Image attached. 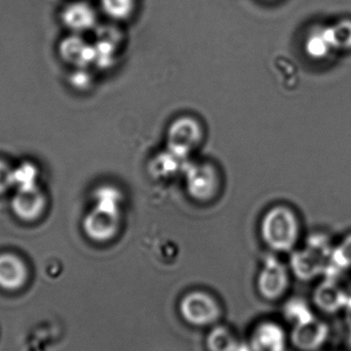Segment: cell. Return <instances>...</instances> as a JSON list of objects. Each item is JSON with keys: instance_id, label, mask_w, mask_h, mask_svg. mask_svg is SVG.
<instances>
[{"instance_id": "e0dca14e", "label": "cell", "mask_w": 351, "mask_h": 351, "mask_svg": "<svg viewBox=\"0 0 351 351\" xmlns=\"http://www.w3.org/2000/svg\"><path fill=\"white\" fill-rule=\"evenodd\" d=\"M37 170L33 165L23 164L12 170V186L19 190H30L37 188Z\"/></svg>"}, {"instance_id": "7a4b0ae2", "label": "cell", "mask_w": 351, "mask_h": 351, "mask_svg": "<svg viewBox=\"0 0 351 351\" xmlns=\"http://www.w3.org/2000/svg\"><path fill=\"white\" fill-rule=\"evenodd\" d=\"M261 234L266 245L274 251H290L300 237L298 217L288 206L272 208L262 220Z\"/></svg>"}, {"instance_id": "30bf717a", "label": "cell", "mask_w": 351, "mask_h": 351, "mask_svg": "<svg viewBox=\"0 0 351 351\" xmlns=\"http://www.w3.org/2000/svg\"><path fill=\"white\" fill-rule=\"evenodd\" d=\"M61 20L68 29L80 33L90 30L96 25L97 14L94 8L86 2H72L64 8Z\"/></svg>"}, {"instance_id": "ac0fdd59", "label": "cell", "mask_w": 351, "mask_h": 351, "mask_svg": "<svg viewBox=\"0 0 351 351\" xmlns=\"http://www.w3.org/2000/svg\"><path fill=\"white\" fill-rule=\"evenodd\" d=\"M331 265L339 269L351 268V235L341 241L339 245L334 247L330 260V266Z\"/></svg>"}, {"instance_id": "3957f363", "label": "cell", "mask_w": 351, "mask_h": 351, "mask_svg": "<svg viewBox=\"0 0 351 351\" xmlns=\"http://www.w3.org/2000/svg\"><path fill=\"white\" fill-rule=\"evenodd\" d=\"M329 239L322 235L309 239L304 249L296 252L291 259L293 274L302 282H311L329 268L332 252Z\"/></svg>"}, {"instance_id": "9c48e42d", "label": "cell", "mask_w": 351, "mask_h": 351, "mask_svg": "<svg viewBox=\"0 0 351 351\" xmlns=\"http://www.w3.org/2000/svg\"><path fill=\"white\" fill-rule=\"evenodd\" d=\"M188 192L198 200L210 199L218 188V176L210 165L195 164L186 172Z\"/></svg>"}, {"instance_id": "52a82bcc", "label": "cell", "mask_w": 351, "mask_h": 351, "mask_svg": "<svg viewBox=\"0 0 351 351\" xmlns=\"http://www.w3.org/2000/svg\"><path fill=\"white\" fill-rule=\"evenodd\" d=\"M202 132L197 121L191 117H181L171 125L168 135L170 152L185 158L200 143Z\"/></svg>"}, {"instance_id": "9a60e30c", "label": "cell", "mask_w": 351, "mask_h": 351, "mask_svg": "<svg viewBox=\"0 0 351 351\" xmlns=\"http://www.w3.org/2000/svg\"><path fill=\"white\" fill-rule=\"evenodd\" d=\"M208 351H239V344L235 334L228 328L216 327L206 338Z\"/></svg>"}, {"instance_id": "7c38bea8", "label": "cell", "mask_w": 351, "mask_h": 351, "mask_svg": "<svg viewBox=\"0 0 351 351\" xmlns=\"http://www.w3.org/2000/svg\"><path fill=\"white\" fill-rule=\"evenodd\" d=\"M12 206L19 218L33 221L43 214L45 208V198L38 188L19 190L12 199Z\"/></svg>"}, {"instance_id": "277c9868", "label": "cell", "mask_w": 351, "mask_h": 351, "mask_svg": "<svg viewBox=\"0 0 351 351\" xmlns=\"http://www.w3.org/2000/svg\"><path fill=\"white\" fill-rule=\"evenodd\" d=\"M180 315L188 325L210 327L223 317V307L214 295L206 291L194 290L180 301Z\"/></svg>"}, {"instance_id": "ba28073f", "label": "cell", "mask_w": 351, "mask_h": 351, "mask_svg": "<svg viewBox=\"0 0 351 351\" xmlns=\"http://www.w3.org/2000/svg\"><path fill=\"white\" fill-rule=\"evenodd\" d=\"M350 295L333 278H327L315 287L313 303L321 313L335 315L343 311Z\"/></svg>"}, {"instance_id": "7402d4cb", "label": "cell", "mask_w": 351, "mask_h": 351, "mask_svg": "<svg viewBox=\"0 0 351 351\" xmlns=\"http://www.w3.org/2000/svg\"><path fill=\"white\" fill-rule=\"evenodd\" d=\"M344 317H346V323L348 325V329L351 331V295L348 297V303L343 309Z\"/></svg>"}, {"instance_id": "6da1fadb", "label": "cell", "mask_w": 351, "mask_h": 351, "mask_svg": "<svg viewBox=\"0 0 351 351\" xmlns=\"http://www.w3.org/2000/svg\"><path fill=\"white\" fill-rule=\"evenodd\" d=\"M95 198L96 206L84 219V231L94 241H109L117 234L119 226L121 193L106 186L98 189Z\"/></svg>"}, {"instance_id": "d6986e66", "label": "cell", "mask_w": 351, "mask_h": 351, "mask_svg": "<svg viewBox=\"0 0 351 351\" xmlns=\"http://www.w3.org/2000/svg\"><path fill=\"white\" fill-rule=\"evenodd\" d=\"M309 307L302 300H292L287 304L286 317L292 322L293 325L311 317Z\"/></svg>"}, {"instance_id": "5bb4252c", "label": "cell", "mask_w": 351, "mask_h": 351, "mask_svg": "<svg viewBox=\"0 0 351 351\" xmlns=\"http://www.w3.org/2000/svg\"><path fill=\"white\" fill-rule=\"evenodd\" d=\"M60 55L68 63L84 66L95 61V47L77 35H70L60 43Z\"/></svg>"}, {"instance_id": "ffe728a7", "label": "cell", "mask_w": 351, "mask_h": 351, "mask_svg": "<svg viewBox=\"0 0 351 351\" xmlns=\"http://www.w3.org/2000/svg\"><path fill=\"white\" fill-rule=\"evenodd\" d=\"M328 45H329V43H328L325 36H313L311 37L308 43H307V51H308L309 55L313 56V57H322V56L327 53Z\"/></svg>"}, {"instance_id": "4fadbf2b", "label": "cell", "mask_w": 351, "mask_h": 351, "mask_svg": "<svg viewBox=\"0 0 351 351\" xmlns=\"http://www.w3.org/2000/svg\"><path fill=\"white\" fill-rule=\"evenodd\" d=\"M27 268L24 262L12 254L0 255V288L16 291L24 286Z\"/></svg>"}, {"instance_id": "2e32d148", "label": "cell", "mask_w": 351, "mask_h": 351, "mask_svg": "<svg viewBox=\"0 0 351 351\" xmlns=\"http://www.w3.org/2000/svg\"><path fill=\"white\" fill-rule=\"evenodd\" d=\"M103 12L113 20H125L135 8V0H100Z\"/></svg>"}, {"instance_id": "5b68a950", "label": "cell", "mask_w": 351, "mask_h": 351, "mask_svg": "<svg viewBox=\"0 0 351 351\" xmlns=\"http://www.w3.org/2000/svg\"><path fill=\"white\" fill-rule=\"evenodd\" d=\"M257 287L258 292L265 300L282 299L290 287V274L286 266L276 258L268 257L258 276Z\"/></svg>"}, {"instance_id": "8fae6325", "label": "cell", "mask_w": 351, "mask_h": 351, "mask_svg": "<svg viewBox=\"0 0 351 351\" xmlns=\"http://www.w3.org/2000/svg\"><path fill=\"white\" fill-rule=\"evenodd\" d=\"M287 337L278 324L267 322L258 326L253 334L254 351H286Z\"/></svg>"}, {"instance_id": "44dd1931", "label": "cell", "mask_w": 351, "mask_h": 351, "mask_svg": "<svg viewBox=\"0 0 351 351\" xmlns=\"http://www.w3.org/2000/svg\"><path fill=\"white\" fill-rule=\"evenodd\" d=\"M12 186V170L0 160V193L5 192Z\"/></svg>"}, {"instance_id": "8992f818", "label": "cell", "mask_w": 351, "mask_h": 351, "mask_svg": "<svg viewBox=\"0 0 351 351\" xmlns=\"http://www.w3.org/2000/svg\"><path fill=\"white\" fill-rule=\"evenodd\" d=\"M330 328L315 315L293 325L291 343L299 351H319L327 343Z\"/></svg>"}]
</instances>
